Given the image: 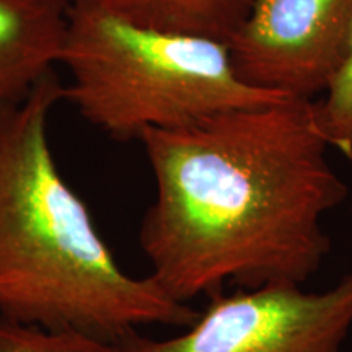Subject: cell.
<instances>
[{"label":"cell","instance_id":"obj_3","mask_svg":"<svg viewBox=\"0 0 352 352\" xmlns=\"http://www.w3.org/2000/svg\"><path fill=\"white\" fill-rule=\"evenodd\" d=\"M60 64L63 98L120 140L289 98L241 80L226 43L135 25L95 0L70 3Z\"/></svg>","mask_w":352,"mask_h":352},{"label":"cell","instance_id":"obj_7","mask_svg":"<svg viewBox=\"0 0 352 352\" xmlns=\"http://www.w3.org/2000/svg\"><path fill=\"white\" fill-rule=\"evenodd\" d=\"M132 23L228 43L256 0H95Z\"/></svg>","mask_w":352,"mask_h":352},{"label":"cell","instance_id":"obj_6","mask_svg":"<svg viewBox=\"0 0 352 352\" xmlns=\"http://www.w3.org/2000/svg\"><path fill=\"white\" fill-rule=\"evenodd\" d=\"M72 0H0V111L60 64Z\"/></svg>","mask_w":352,"mask_h":352},{"label":"cell","instance_id":"obj_9","mask_svg":"<svg viewBox=\"0 0 352 352\" xmlns=\"http://www.w3.org/2000/svg\"><path fill=\"white\" fill-rule=\"evenodd\" d=\"M98 342L76 333H56L0 316V352H98Z\"/></svg>","mask_w":352,"mask_h":352},{"label":"cell","instance_id":"obj_4","mask_svg":"<svg viewBox=\"0 0 352 352\" xmlns=\"http://www.w3.org/2000/svg\"><path fill=\"white\" fill-rule=\"evenodd\" d=\"M183 329L165 340L132 331L100 341L98 352H344L352 331V271L321 292L270 285L215 294Z\"/></svg>","mask_w":352,"mask_h":352},{"label":"cell","instance_id":"obj_5","mask_svg":"<svg viewBox=\"0 0 352 352\" xmlns=\"http://www.w3.org/2000/svg\"><path fill=\"white\" fill-rule=\"evenodd\" d=\"M352 38V0H256L227 43L239 77L297 100L323 95Z\"/></svg>","mask_w":352,"mask_h":352},{"label":"cell","instance_id":"obj_2","mask_svg":"<svg viewBox=\"0 0 352 352\" xmlns=\"http://www.w3.org/2000/svg\"><path fill=\"white\" fill-rule=\"evenodd\" d=\"M54 72L0 111V316L113 342L139 327L186 328L199 311L122 270L85 202L60 175L47 121Z\"/></svg>","mask_w":352,"mask_h":352},{"label":"cell","instance_id":"obj_8","mask_svg":"<svg viewBox=\"0 0 352 352\" xmlns=\"http://www.w3.org/2000/svg\"><path fill=\"white\" fill-rule=\"evenodd\" d=\"M320 129L329 147L352 155V38L341 69L323 98L315 100Z\"/></svg>","mask_w":352,"mask_h":352},{"label":"cell","instance_id":"obj_1","mask_svg":"<svg viewBox=\"0 0 352 352\" xmlns=\"http://www.w3.org/2000/svg\"><path fill=\"white\" fill-rule=\"evenodd\" d=\"M139 140L155 182L139 243L171 298L302 285L323 266V219L347 186L328 160L315 100L228 109Z\"/></svg>","mask_w":352,"mask_h":352}]
</instances>
